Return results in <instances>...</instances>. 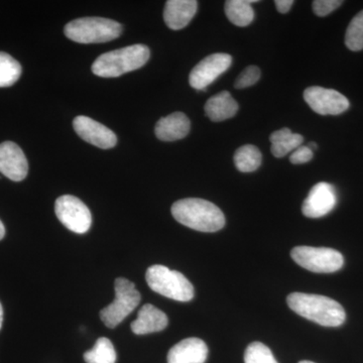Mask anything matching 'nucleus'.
Here are the masks:
<instances>
[{"label":"nucleus","mask_w":363,"mask_h":363,"mask_svg":"<svg viewBox=\"0 0 363 363\" xmlns=\"http://www.w3.org/2000/svg\"><path fill=\"white\" fill-rule=\"evenodd\" d=\"M172 214L179 223L201 233H216L225 225L223 212L213 203L199 198L174 203Z\"/></svg>","instance_id":"nucleus-1"},{"label":"nucleus","mask_w":363,"mask_h":363,"mask_svg":"<svg viewBox=\"0 0 363 363\" xmlns=\"http://www.w3.org/2000/svg\"><path fill=\"white\" fill-rule=\"evenodd\" d=\"M286 302L294 312L321 326L338 327L346 319L342 306L325 296L293 293L288 296Z\"/></svg>","instance_id":"nucleus-2"},{"label":"nucleus","mask_w":363,"mask_h":363,"mask_svg":"<svg viewBox=\"0 0 363 363\" xmlns=\"http://www.w3.org/2000/svg\"><path fill=\"white\" fill-rule=\"evenodd\" d=\"M150 52L145 45H133L105 52L95 60L92 72L98 77L116 78L142 68L149 61Z\"/></svg>","instance_id":"nucleus-3"},{"label":"nucleus","mask_w":363,"mask_h":363,"mask_svg":"<svg viewBox=\"0 0 363 363\" xmlns=\"http://www.w3.org/2000/svg\"><path fill=\"white\" fill-rule=\"evenodd\" d=\"M64 33L73 42L100 44L117 39L123 33V26L108 18H83L67 23Z\"/></svg>","instance_id":"nucleus-4"},{"label":"nucleus","mask_w":363,"mask_h":363,"mask_svg":"<svg viewBox=\"0 0 363 363\" xmlns=\"http://www.w3.org/2000/svg\"><path fill=\"white\" fill-rule=\"evenodd\" d=\"M147 285L154 292L179 302H189L194 298V286L184 274L169 267L156 264L145 274Z\"/></svg>","instance_id":"nucleus-5"},{"label":"nucleus","mask_w":363,"mask_h":363,"mask_svg":"<svg viewBox=\"0 0 363 363\" xmlns=\"http://www.w3.org/2000/svg\"><path fill=\"white\" fill-rule=\"evenodd\" d=\"M116 298L111 305L100 312L102 322L108 328H116L128 315L135 311L140 302V294L135 289V284L130 279H116L114 283Z\"/></svg>","instance_id":"nucleus-6"},{"label":"nucleus","mask_w":363,"mask_h":363,"mask_svg":"<svg viewBox=\"0 0 363 363\" xmlns=\"http://www.w3.org/2000/svg\"><path fill=\"white\" fill-rule=\"evenodd\" d=\"M291 255L298 266L318 274L337 272L344 264L343 255L328 247H296Z\"/></svg>","instance_id":"nucleus-7"},{"label":"nucleus","mask_w":363,"mask_h":363,"mask_svg":"<svg viewBox=\"0 0 363 363\" xmlns=\"http://www.w3.org/2000/svg\"><path fill=\"white\" fill-rule=\"evenodd\" d=\"M55 212L69 230L78 234L87 233L92 223L89 208L75 196L64 195L55 203Z\"/></svg>","instance_id":"nucleus-8"},{"label":"nucleus","mask_w":363,"mask_h":363,"mask_svg":"<svg viewBox=\"0 0 363 363\" xmlns=\"http://www.w3.org/2000/svg\"><path fill=\"white\" fill-rule=\"evenodd\" d=\"M233 64V57L224 52H215L197 64L191 71L189 82L196 90H206Z\"/></svg>","instance_id":"nucleus-9"},{"label":"nucleus","mask_w":363,"mask_h":363,"mask_svg":"<svg viewBox=\"0 0 363 363\" xmlns=\"http://www.w3.org/2000/svg\"><path fill=\"white\" fill-rule=\"evenodd\" d=\"M304 99L320 116H339L350 108V100L338 91L313 86L304 92Z\"/></svg>","instance_id":"nucleus-10"},{"label":"nucleus","mask_w":363,"mask_h":363,"mask_svg":"<svg viewBox=\"0 0 363 363\" xmlns=\"http://www.w3.org/2000/svg\"><path fill=\"white\" fill-rule=\"evenodd\" d=\"M337 203L335 188L326 182H320L310 191L303 203L302 212L309 218H320L330 213Z\"/></svg>","instance_id":"nucleus-11"},{"label":"nucleus","mask_w":363,"mask_h":363,"mask_svg":"<svg viewBox=\"0 0 363 363\" xmlns=\"http://www.w3.org/2000/svg\"><path fill=\"white\" fill-rule=\"evenodd\" d=\"M74 130L85 142L107 150L116 147L117 138L116 133L104 124L87 116H77L73 121Z\"/></svg>","instance_id":"nucleus-12"},{"label":"nucleus","mask_w":363,"mask_h":363,"mask_svg":"<svg viewBox=\"0 0 363 363\" xmlns=\"http://www.w3.org/2000/svg\"><path fill=\"white\" fill-rule=\"evenodd\" d=\"M28 162L23 150L16 143H0V173L9 180L21 182L28 176Z\"/></svg>","instance_id":"nucleus-13"},{"label":"nucleus","mask_w":363,"mask_h":363,"mask_svg":"<svg viewBox=\"0 0 363 363\" xmlns=\"http://www.w3.org/2000/svg\"><path fill=\"white\" fill-rule=\"evenodd\" d=\"M208 357L206 343L199 338H187L169 350L168 363H205Z\"/></svg>","instance_id":"nucleus-14"},{"label":"nucleus","mask_w":363,"mask_h":363,"mask_svg":"<svg viewBox=\"0 0 363 363\" xmlns=\"http://www.w3.org/2000/svg\"><path fill=\"white\" fill-rule=\"evenodd\" d=\"M197 9L196 0H169L164 6V23L171 30H182L194 18Z\"/></svg>","instance_id":"nucleus-15"},{"label":"nucleus","mask_w":363,"mask_h":363,"mask_svg":"<svg viewBox=\"0 0 363 363\" xmlns=\"http://www.w3.org/2000/svg\"><path fill=\"white\" fill-rule=\"evenodd\" d=\"M191 123L183 112H174L160 119L155 128L157 138L162 142H175L188 135Z\"/></svg>","instance_id":"nucleus-16"},{"label":"nucleus","mask_w":363,"mask_h":363,"mask_svg":"<svg viewBox=\"0 0 363 363\" xmlns=\"http://www.w3.org/2000/svg\"><path fill=\"white\" fill-rule=\"evenodd\" d=\"M169 324L168 316L152 304L143 306L138 318L131 323V330L136 335L155 333L164 330Z\"/></svg>","instance_id":"nucleus-17"},{"label":"nucleus","mask_w":363,"mask_h":363,"mask_svg":"<svg viewBox=\"0 0 363 363\" xmlns=\"http://www.w3.org/2000/svg\"><path fill=\"white\" fill-rule=\"evenodd\" d=\"M205 113L215 123L226 121L238 113V104L228 91H222L205 104Z\"/></svg>","instance_id":"nucleus-18"},{"label":"nucleus","mask_w":363,"mask_h":363,"mask_svg":"<svg viewBox=\"0 0 363 363\" xmlns=\"http://www.w3.org/2000/svg\"><path fill=\"white\" fill-rule=\"evenodd\" d=\"M272 143V156L284 157L302 145L304 138L298 133H293L290 128H285L274 131L269 136Z\"/></svg>","instance_id":"nucleus-19"},{"label":"nucleus","mask_w":363,"mask_h":363,"mask_svg":"<svg viewBox=\"0 0 363 363\" xmlns=\"http://www.w3.org/2000/svg\"><path fill=\"white\" fill-rule=\"evenodd\" d=\"M257 2V0H228L225 2V14L228 20L233 25L247 26L252 23L255 18L252 4Z\"/></svg>","instance_id":"nucleus-20"},{"label":"nucleus","mask_w":363,"mask_h":363,"mask_svg":"<svg viewBox=\"0 0 363 363\" xmlns=\"http://www.w3.org/2000/svg\"><path fill=\"white\" fill-rule=\"evenodd\" d=\"M262 152L252 145H243L234 154V164L242 173L257 171L262 164Z\"/></svg>","instance_id":"nucleus-21"},{"label":"nucleus","mask_w":363,"mask_h":363,"mask_svg":"<svg viewBox=\"0 0 363 363\" xmlns=\"http://www.w3.org/2000/svg\"><path fill=\"white\" fill-rule=\"evenodd\" d=\"M86 363H116V352L108 338L98 339L94 347L84 353Z\"/></svg>","instance_id":"nucleus-22"},{"label":"nucleus","mask_w":363,"mask_h":363,"mask_svg":"<svg viewBox=\"0 0 363 363\" xmlns=\"http://www.w3.org/2000/svg\"><path fill=\"white\" fill-rule=\"evenodd\" d=\"M23 73L21 64L7 52H0V88L11 87Z\"/></svg>","instance_id":"nucleus-23"},{"label":"nucleus","mask_w":363,"mask_h":363,"mask_svg":"<svg viewBox=\"0 0 363 363\" xmlns=\"http://www.w3.org/2000/svg\"><path fill=\"white\" fill-rule=\"evenodd\" d=\"M345 45L350 51L363 50V11L353 18L345 35Z\"/></svg>","instance_id":"nucleus-24"},{"label":"nucleus","mask_w":363,"mask_h":363,"mask_svg":"<svg viewBox=\"0 0 363 363\" xmlns=\"http://www.w3.org/2000/svg\"><path fill=\"white\" fill-rule=\"evenodd\" d=\"M245 363H278L272 350L262 342H252L245 353Z\"/></svg>","instance_id":"nucleus-25"},{"label":"nucleus","mask_w":363,"mask_h":363,"mask_svg":"<svg viewBox=\"0 0 363 363\" xmlns=\"http://www.w3.org/2000/svg\"><path fill=\"white\" fill-rule=\"evenodd\" d=\"M259 79L260 70L259 67L250 66L238 75L235 83H234V87L236 89H245V88L250 87V86H253L255 83L259 82Z\"/></svg>","instance_id":"nucleus-26"},{"label":"nucleus","mask_w":363,"mask_h":363,"mask_svg":"<svg viewBox=\"0 0 363 363\" xmlns=\"http://www.w3.org/2000/svg\"><path fill=\"white\" fill-rule=\"evenodd\" d=\"M341 0H315L313 1V11L318 16H326L341 6Z\"/></svg>","instance_id":"nucleus-27"},{"label":"nucleus","mask_w":363,"mask_h":363,"mask_svg":"<svg viewBox=\"0 0 363 363\" xmlns=\"http://www.w3.org/2000/svg\"><path fill=\"white\" fill-rule=\"evenodd\" d=\"M313 159V150L308 147H298V149L294 150L290 156V162L293 164H302L311 161Z\"/></svg>","instance_id":"nucleus-28"},{"label":"nucleus","mask_w":363,"mask_h":363,"mask_svg":"<svg viewBox=\"0 0 363 363\" xmlns=\"http://www.w3.org/2000/svg\"><path fill=\"white\" fill-rule=\"evenodd\" d=\"M274 4H276L279 13H286L292 9L294 1L293 0H276Z\"/></svg>","instance_id":"nucleus-29"},{"label":"nucleus","mask_w":363,"mask_h":363,"mask_svg":"<svg viewBox=\"0 0 363 363\" xmlns=\"http://www.w3.org/2000/svg\"><path fill=\"white\" fill-rule=\"evenodd\" d=\"M4 235H6V227H4V223L0 220V240L4 238Z\"/></svg>","instance_id":"nucleus-30"},{"label":"nucleus","mask_w":363,"mask_h":363,"mask_svg":"<svg viewBox=\"0 0 363 363\" xmlns=\"http://www.w3.org/2000/svg\"><path fill=\"white\" fill-rule=\"evenodd\" d=\"M2 322H4V309H2L1 303H0V329H1Z\"/></svg>","instance_id":"nucleus-31"},{"label":"nucleus","mask_w":363,"mask_h":363,"mask_svg":"<svg viewBox=\"0 0 363 363\" xmlns=\"http://www.w3.org/2000/svg\"><path fill=\"white\" fill-rule=\"evenodd\" d=\"M308 147H309L310 150H316L317 149V145L315 143H310L309 145H308Z\"/></svg>","instance_id":"nucleus-32"},{"label":"nucleus","mask_w":363,"mask_h":363,"mask_svg":"<svg viewBox=\"0 0 363 363\" xmlns=\"http://www.w3.org/2000/svg\"><path fill=\"white\" fill-rule=\"evenodd\" d=\"M298 363H315V362H309V360H303V362H300Z\"/></svg>","instance_id":"nucleus-33"}]
</instances>
